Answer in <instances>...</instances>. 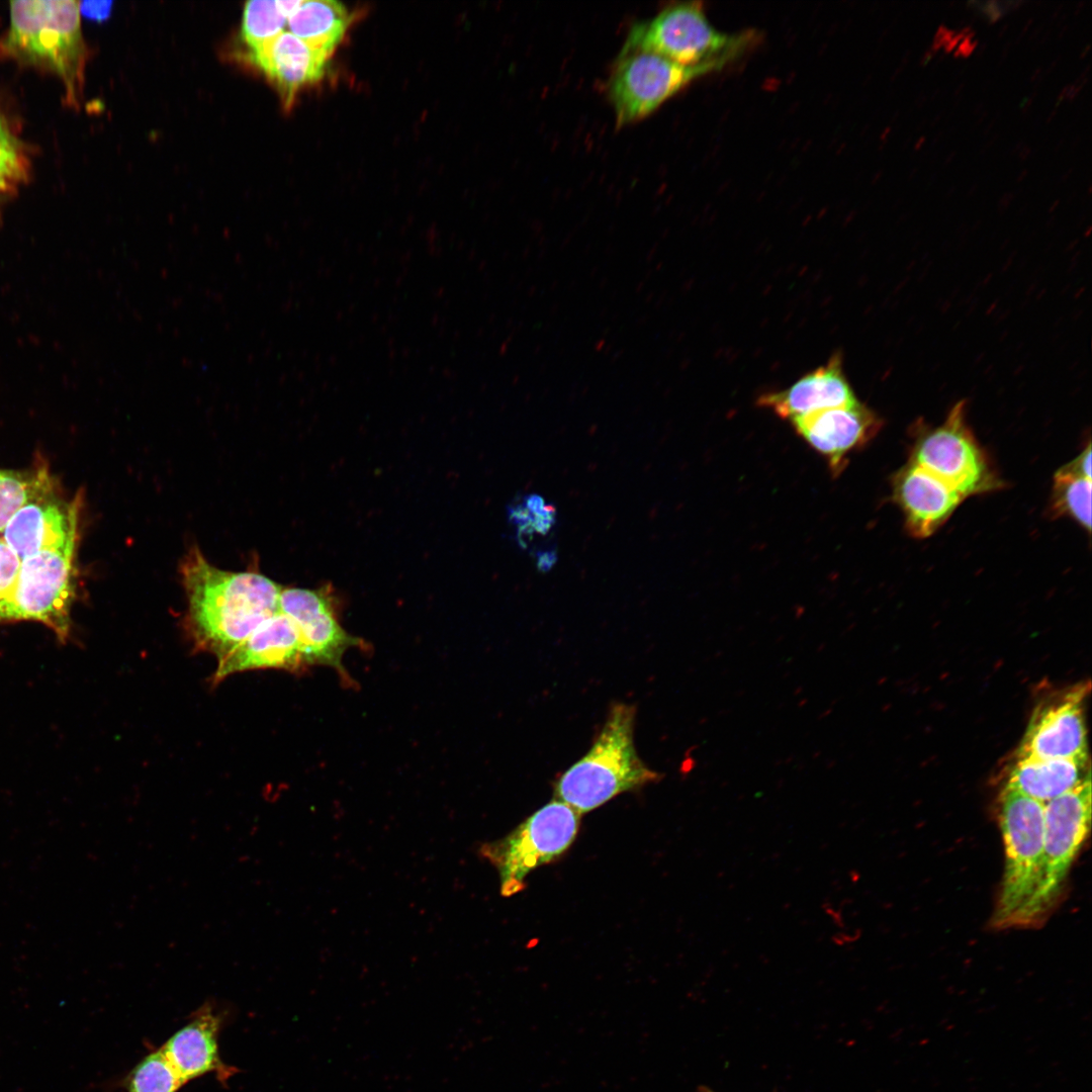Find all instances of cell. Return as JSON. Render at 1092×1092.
Listing matches in <instances>:
<instances>
[{
	"mask_svg": "<svg viewBox=\"0 0 1092 1092\" xmlns=\"http://www.w3.org/2000/svg\"><path fill=\"white\" fill-rule=\"evenodd\" d=\"M181 574L196 645L218 658L279 612V584L260 573L217 568L196 548Z\"/></svg>",
	"mask_w": 1092,
	"mask_h": 1092,
	"instance_id": "6da1fadb",
	"label": "cell"
},
{
	"mask_svg": "<svg viewBox=\"0 0 1092 1092\" xmlns=\"http://www.w3.org/2000/svg\"><path fill=\"white\" fill-rule=\"evenodd\" d=\"M635 707L614 704L590 749L557 780L555 798L579 814L619 794L656 783L662 775L648 767L634 744Z\"/></svg>",
	"mask_w": 1092,
	"mask_h": 1092,
	"instance_id": "7a4b0ae2",
	"label": "cell"
},
{
	"mask_svg": "<svg viewBox=\"0 0 1092 1092\" xmlns=\"http://www.w3.org/2000/svg\"><path fill=\"white\" fill-rule=\"evenodd\" d=\"M0 53L55 73L64 81L67 98L77 102L86 60L79 1H11L10 27Z\"/></svg>",
	"mask_w": 1092,
	"mask_h": 1092,
	"instance_id": "3957f363",
	"label": "cell"
},
{
	"mask_svg": "<svg viewBox=\"0 0 1092 1092\" xmlns=\"http://www.w3.org/2000/svg\"><path fill=\"white\" fill-rule=\"evenodd\" d=\"M759 41L760 33L754 29L718 30L703 3L692 1L670 4L652 18L634 23L621 52H649L685 66H710L719 72Z\"/></svg>",
	"mask_w": 1092,
	"mask_h": 1092,
	"instance_id": "277c9868",
	"label": "cell"
},
{
	"mask_svg": "<svg viewBox=\"0 0 1092 1092\" xmlns=\"http://www.w3.org/2000/svg\"><path fill=\"white\" fill-rule=\"evenodd\" d=\"M999 824L1005 859L992 923L997 928H1008L1020 926L1039 881L1044 805L1004 787L999 798Z\"/></svg>",
	"mask_w": 1092,
	"mask_h": 1092,
	"instance_id": "5b68a950",
	"label": "cell"
},
{
	"mask_svg": "<svg viewBox=\"0 0 1092 1092\" xmlns=\"http://www.w3.org/2000/svg\"><path fill=\"white\" fill-rule=\"evenodd\" d=\"M910 462L931 473L964 498L1002 485L967 424L966 401L957 402L942 424L918 428Z\"/></svg>",
	"mask_w": 1092,
	"mask_h": 1092,
	"instance_id": "8992f818",
	"label": "cell"
},
{
	"mask_svg": "<svg viewBox=\"0 0 1092 1092\" xmlns=\"http://www.w3.org/2000/svg\"><path fill=\"white\" fill-rule=\"evenodd\" d=\"M1091 824V777L1044 804L1040 876L1020 926L1043 918L1058 899Z\"/></svg>",
	"mask_w": 1092,
	"mask_h": 1092,
	"instance_id": "52a82bcc",
	"label": "cell"
},
{
	"mask_svg": "<svg viewBox=\"0 0 1092 1092\" xmlns=\"http://www.w3.org/2000/svg\"><path fill=\"white\" fill-rule=\"evenodd\" d=\"M579 816L570 806L555 799L507 837L484 846V855L499 872L504 896L523 890L531 871L561 855L571 845L579 827Z\"/></svg>",
	"mask_w": 1092,
	"mask_h": 1092,
	"instance_id": "ba28073f",
	"label": "cell"
},
{
	"mask_svg": "<svg viewBox=\"0 0 1092 1092\" xmlns=\"http://www.w3.org/2000/svg\"><path fill=\"white\" fill-rule=\"evenodd\" d=\"M76 544L49 548L21 560L5 622L32 620L51 628L65 641L71 630L75 599Z\"/></svg>",
	"mask_w": 1092,
	"mask_h": 1092,
	"instance_id": "9c48e42d",
	"label": "cell"
},
{
	"mask_svg": "<svg viewBox=\"0 0 1092 1092\" xmlns=\"http://www.w3.org/2000/svg\"><path fill=\"white\" fill-rule=\"evenodd\" d=\"M715 72L710 66H685L649 52H620L607 84L617 125L648 116L692 82Z\"/></svg>",
	"mask_w": 1092,
	"mask_h": 1092,
	"instance_id": "30bf717a",
	"label": "cell"
},
{
	"mask_svg": "<svg viewBox=\"0 0 1092 1092\" xmlns=\"http://www.w3.org/2000/svg\"><path fill=\"white\" fill-rule=\"evenodd\" d=\"M1089 682H1080L1039 703L1034 709L1016 757L1089 758L1084 705Z\"/></svg>",
	"mask_w": 1092,
	"mask_h": 1092,
	"instance_id": "8fae6325",
	"label": "cell"
},
{
	"mask_svg": "<svg viewBox=\"0 0 1092 1092\" xmlns=\"http://www.w3.org/2000/svg\"><path fill=\"white\" fill-rule=\"evenodd\" d=\"M279 611L295 626L305 664H323L345 673V652L362 640L347 633L334 612L332 599L324 590L282 588Z\"/></svg>",
	"mask_w": 1092,
	"mask_h": 1092,
	"instance_id": "7c38bea8",
	"label": "cell"
},
{
	"mask_svg": "<svg viewBox=\"0 0 1092 1092\" xmlns=\"http://www.w3.org/2000/svg\"><path fill=\"white\" fill-rule=\"evenodd\" d=\"M81 499L63 498L50 481L7 523L1 538L20 560L49 548L77 544Z\"/></svg>",
	"mask_w": 1092,
	"mask_h": 1092,
	"instance_id": "4fadbf2b",
	"label": "cell"
},
{
	"mask_svg": "<svg viewBox=\"0 0 1092 1092\" xmlns=\"http://www.w3.org/2000/svg\"><path fill=\"white\" fill-rule=\"evenodd\" d=\"M790 423L826 460L834 477L845 468L849 454L864 446L882 427L881 418L859 401L823 410Z\"/></svg>",
	"mask_w": 1092,
	"mask_h": 1092,
	"instance_id": "5bb4252c",
	"label": "cell"
},
{
	"mask_svg": "<svg viewBox=\"0 0 1092 1092\" xmlns=\"http://www.w3.org/2000/svg\"><path fill=\"white\" fill-rule=\"evenodd\" d=\"M305 664L298 632L280 611L261 623L246 639L218 658L213 680L257 668L298 670Z\"/></svg>",
	"mask_w": 1092,
	"mask_h": 1092,
	"instance_id": "9a60e30c",
	"label": "cell"
},
{
	"mask_svg": "<svg viewBox=\"0 0 1092 1092\" xmlns=\"http://www.w3.org/2000/svg\"><path fill=\"white\" fill-rule=\"evenodd\" d=\"M858 399L843 370L839 352L826 364L805 374L788 388L761 394L756 401L779 418L793 420L811 414L855 403Z\"/></svg>",
	"mask_w": 1092,
	"mask_h": 1092,
	"instance_id": "2e32d148",
	"label": "cell"
},
{
	"mask_svg": "<svg viewBox=\"0 0 1092 1092\" xmlns=\"http://www.w3.org/2000/svg\"><path fill=\"white\" fill-rule=\"evenodd\" d=\"M221 1023L216 1005L212 1001L205 1002L161 1048L185 1084L207 1074H214L224 1084L237 1073V1069L224 1064L219 1056Z\"/></svg>",
	"mask_w": 1092,
	"mask_h": 1092,
	"instance_id": "e0dca14e",
	"label": "cell"
},
{
	"mask_svg": "<svg viewBox=\"0 0 1092 1092\" xmlns=\"http://www.w3.org/2000/svg\"><path fill=\"white\" fill-rule=\"evenodd\" d=\"M893 498L914 537L932 535L951 516L964 497L943 481L909 462L892 480Z\"/></svg>",
	"mask_w": 1092,
	"mask_h": 1092,
	"instance_id": "ac0fdd59",
	"label": "cell"
},
{
	"mask_svg": "<svg viewBox=\"0 0 1092 1092\" xmlns=\"http://www.w3.org/2000/svg\"><path fill=\"white\" fill-rule=\"evenodd\" d=\"M246 58L274 84L289 107L301 88L323 78L330 56L284 30Z\"/></svg>",
	"mask_w": 1092,
	"mask_h": 1092,
	"instance_id": "d6986e66",
	"label": "cell"
},
{
	"mask_svg": "<svg viewBox=\"0 0 1092 1092\" xmlns=\"http://www.w3.org/2000/svg\"><path fill=\"white\" fill-rule=\"evenodd\" d=\"M1091 777L1089 758L1016 757L1005 787L1046 804Z\"/></svg>",
	"mask_w": 1092,
	"mask_h": 1092,
	"instance_id": "ffe728a7",
	"label": "cell"
},
{
	"mask_svg": "<svg viewBox=\"0 0 1092 1092\" xmlns=\"http://www.w3.org/2000/svg\"><path fill=\"white\" fill-rule=\"evenodd\" d=\"M350 23L347 8L333 0H301L287 19L291 33L329 56L342 41Z\"/></svg>",
	"mask_w": 1092,
	"mask_h": 1092,
	"instance_id": "44dd1931",
	"label": "cell"
},
{
	"mask_svg": "<svg viewBox=\"0 0 1092 1092\" xmlns=\"http://www.w3.org/2000/svg\"><path fill=\"white\" fill-rule=\"evenodd\" d=\"M287 19L277 0L246 2L240 34L247 48V55L258 51L284 31Z\"/></svg>",
	"mask_w": 1092,
	"mask_h": 1092,
	"instance_id": "7402d4cb",
	"label": "cell"
},
{
	"mask_svg": "<svg viewBox=\"0 0 1092 1092\" xmlns=\"http://www.w3.org/2000/svg\"><path fill=\"white\" fill-rule=\"evenodd\" d=\"M1091 479L1058 471L1054 477L1051 512L1074 520L1091 531Z\"/></svg>",
	"mask_w": 1092,
	"mask_h": 1092,
	"instance_id": "603a6c76",
	"label": "cell"
},
{
	"mask_svg": "<svg viewBox=\"0 0 1092 1092\" xmlns=\"http://www.w3.org/2000/svg\"><path fill=\"white\" fill-rule=\"evenodd\" d=\"M52 480L47 467L24 471L0 469V534L10 519Z\"/></svg>",
	"mask_w": 1092,
	"mask_h": 1092,
	"instance_id": "cb8c5ba5",
	"label": "cell"
},
{
	"mask_svg": "<svg viewBox=\"0 0 1092 1092\" xmlns=\"http://www.w3.org/2000/svg\"><path fill=\"white\" fill-rule=\"evenodd\" d=\"M184 1084L161 1049L144 1057L123 1081L127 1092H177Z\"/></svg>",
	"mask_w": 1092,
	"mask_h": 1092,
	"instance_id": "d4e9b609",
	"label": "cell"
},
{
	"mask_svg": "<svg viewBox=\"0 0 1092 1092\" xmlns=\"http://www.w3.org/2000/svg\"><path fill=\"white\" fill-rule=\"evenodd\" d=\"M21 560L0 537V623L5 622L16 586Z\"/></svg>",
	"mask_w": 1092,
	"mask_h": 1092,
	"instance_id": "484cf974",
	"label": "cell"
},
{
	"mask_svg": "<svg viewBox=\"0 0 1092 1092\" xmlns=\"http://www.w3.org/2000/svg\"><path fill=\"white\" fill-rule=\"evenodd\" d=\"M22 170L16 152L0 149V190L9 189L22 177Z\"/></svg>",
	"mask_w": 1092,
	"mask_h": 1092,
	"instance_id": "4316f807",
	"label": "cell"
},
{
	"mask_svg": "<svg viewBox=\"0 0 1092 1092\" xmlns=\"http://www.w3.org/2000/svg\"><path fill=\"white\" fill-rule=\"evenodd\" d=\"M1060 471L1087 479H1091V446L1088 444L1073 461L1066 464Z\"/></svg>",
	"mask_w": 1092,
	"mask_h": 1092,
	"instance_id": "83f0119b",
	"label": "cell"
},
{
	"mask_svg": "<svg viewBox=\"0 0 1092 1092\" xmlns=\"http://www.w3.org/2000/svg\"><path fill=\"white\" fill-rule=\"evenodd\" d=\"M111 6V1H79L80 14L98 22L108 18Z\"/></svg>",
	"mask_w": 1092,
	"mask_h": 1092,
	"instance_id": "f1b7e54d",
	"label": "cell"
},
{
	"mask_svg": "<svg viewBox=\"0 0 1092 1092\" xmlns=\"http://www.w3.org/2000/svg\"><path fill=\"white\" fill-rule=\"evenodd\" d=\"M0 149L6 150V151H11V152H16L14 144H13V140L10 136L9 132L4 127V124L1 121V119H0Z\"/></svg>",
	"mask_w": 1092,
	"mask_h": 1092,
	"instance_id": "f546056e",
	"label": "cell"
},
{
	"mask_svg": "<svg viewBox=\"0 0 1092 1092\" xmlns=\"http://www.w3.org/2000/svg\"><path fill=\"white\" fill-rule=\"evenodd\" d=\"M555 560H556V556H555L554 553H552V552H542L538 556V566L542 570L549 569L550 566L555 562Z\"/></svg>",
	"mask_w": 1092,
	"mask_h": 1092,
	"instance_id": "4dcf8cb0",
	"label": "cell"
},
{
	"mask_svg": "<svg viewBox=\"0 0 1092 1092\" xmlns=\"http://www.w3.org/2000/svg\"><path fill=\"white\" fill-rule=\"evenodd\" d=\"M697 1092H715V1091H713L712 1089H710V1088H708V1087H706V1086H702V1087H700V1088L698 1089V1091H697Z\"/></svg>",
	"mask_w": 1092,
	"mask_h": 1092,
	"instance_id": "1f68e13d",
	"label": "cell"
}]
</instances>
